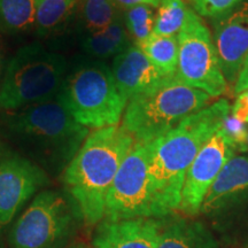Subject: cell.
Wrapping results in <instances>:
<instances>
[{
    "instance_id": "cell-1",
    "label": "cell",
    "mask_w": 248,
    "mask_h": 248,
    "mask_svg": "<svg viewBox=\"0 0 248 248\" xmlns=\"http://www.w3.org/2000/svg\"><path fill=\"white\" fill-rule=\"evenodd\" d=\"M230 114L229 101L219 99L186 117L162 137L146 142L148 177L157 218L179 209L186 172L201 147L223 128Z\"/></svg>"
},
{
    "instance_id": "cell-2",
    "label": "cell",
    "mask_w": 248,
    "mask_h": 248,
    "mask_svg": "<svg viewBox=\"0 0 248 248\" xmlns=\"http://www.w3.org/2000/svg\"><path fill=\"white\" fill-rule=\"evenodd\" d=\"M89 133L57 98L0 113V137L49 177H60Z\"/></svg>"
},
{
    "instance_id": "cell-3",
    "label": "cell",
    "mask_w": 248,
    "mask_h": 248,
    "mask_svg": "<svg viewBox=\"0 0 248 248\" xmlns=\"http://www.w3.org/2000/svg\"><path fill=\"white\" fill-rule=\"evenodd\" d=\"M135 144L122 125L92 130L61 175L64 191L78 204L88 226L104 219L108 191Z\"/></svg>"
},
{
    "instance_id": "cell-4",
    "label": "cell",
    "mask_w": 248,
    "mask_h": 248,
    "mask_svg": "<svg viewBox=\"0 0 248 248\" xmlns=\"http://www.w3.org/2000/svg\"><path fill=\"white\" fill-rule=\"evenodd\" d=\"M57 99L77 123L92 130L117 125L128 104L110 68L92 60L68 68Z\"/></svg>"
},
{
    "instance_id": "cell-5",
    "label": "cell",
    "mask_w": 248,
    "mask_h": 248,
    "mask_svg": "<svg viewBox=\"0 0 248 248\" xmlns=\"http://www.w3.org/2000/svg\"><path fill=\"white\" fill-rule=\"evenodd\" d=\"M210 97L190 88L176 76L168 77L150 92L130 99L122 126L137 142L162 137L183 120L209 105Z\"/></svg>"
},
{
    "instance_id": "cell-6",
    "label": "cell",
    "mask_w": 248,
    "mask_h": 248,
    "mask_svg": "<svg viewBox=\"0 0 248 248\" xmlns=\"http://www.w3.org/2000/svg\"><path fill=\"white\" fill-rule=\"evenodd\" d=\"M69 68L66 57L38 43L24 45L9 59L0 85V113L57 98Z\"/></svg>"
},
{
    "instance_id": "cell-7",
    "label": "cell",
    "mask_w": 248,
    "mask_h": 248,
    "mask_svg": "<svg viewBox=\"0 0 248 248\" xmlns=\"http://www.w3.org/2000/svg\"><path fill=\"white\" fill-rule=\"evenodd\" d=\"M84 223L78 204L64 190L44 188L12 223L8 248H64Z\"/></svg>"
},
{
    "instance_id": "cell-8",
    "label": "cell",
    "mask_w": 248,
    "mask_h": 248,
    "mask_svg": "<svg viewBox=\"0 0 248 248\" xmlns=\"http://www.w3.org/2000/svg\"><path fill=\"white\" fill-rule=\"evenodd\" d=\"M178 63L176 77L190 88L200 90L210 98L221 97L229 85L219 66L209 28L192 8L178 35Z\"/></svg>"
},
{
    "instance_id": "cell-9",
    "label": "cell",
    "mask_w": 248,
    "mask_h": 248,
    "mask_svg": "<svg viewBox=\"0 0 248 248\" xmlns=\"http://www.w3.org/2000/svg\"><path fill=\"white\" fill-rule=\"evenodd\" d=\"M157 218L150 177L147 144L136 141L108 191L104 219Z\"/></svg>"
},
{
    "instance_id": "cell-10",
    "label": "cell",
    "mask_w": 248,
    "mask_h": 248,
    "mask_svg": "<svg viewBox=\"0 0 248 248\" xmlns=\"http://www.w3.org/2000/svg\"><path fill=\"white\" fill-rule=\"evenodd\" d=\"M51 177L0 137V232L49 184Z\"/></svg>"
},
{
    "instance_id": "cell-11",
    "label": "cell",
    "mask_w": 248,
    "mask_h": 248,
    "mask_svg": "<svg viewBox=\"0 0 248 248\" xmlns=\"http://www.w3.org/2000/svg\"><path fill=\"white\" fill-rule=\"evenodd\" d=\"M235 148L223 129L218 130L201 147L186 172L181 194L179 212L194 217L200 214L201 206L217 176L232 156Z\"/></svg>"
},
{
    "instance_id": "cell-12",
    "label": "cell",
    "mask_w": 248,
    "mask_h": 248,
    "mask_svg": "<svg viewBox=\"0 0 248 248\" xmlns=\"http://www.w3.org/2000/svg\"><path fill=\"white\" fill-rule=\"evenodd\" d=\"M214 44L229 86L237 82L248 55V0L213 21Z\"/></svg>"
},
{
    "instance_id": "cell-13",
    "label": "cell",
    "mask_w": 248,
    "mask_h": 248,
    "mask_svg": "<svg viewBox=\"0 0 248 248\" xmlns=\"http://www.w3.org/2000/svg\"><path fill=\"white\" fill-rule=\"evenodd\" d=\"M162 218L102 221L95 226L93 248H157Z\"/></svg>"
},
{
    "instance_id": "cell-14",
    "label": "cell",
    "mask_w": 248,
    "mask_h": 248,
    "mask_svg": "<svg viewBox=\"0 0 248 248\" xmlns=\"http://www.w3.org/2000/svg\"><path fill=\"white\" fill-rule=\"evenodd\" d=\"M248 201V154L234 155L210 186L200 214L221 213Z\"/></svg>"
},
{
    "instance_id": "cell-15",
    "label": "cell",
    "mask_w": 248,
    "mask_h": 248,
    "mask_svg": "<svg viewBox=\"0 0 248 248\" xmlns=\"http://www.w3.org/2000/svg\"><path fill=\"white\" fill-rule=\"evenodd\" d=\"M111 74L128 101L150 92L168 77L163 76L136 45L117 54L111 63Z\"/></svg>"
},
{
    "instance_id": "cell-16",
    "label": "cell",
    "mask_w": 248,
    "mask_h": 248,
    "mask_svg": "<svg viewBox=\"0 0 248 248\" xmlns=\"http://www.w3.org/2000/svg\"><path fill=\"white\" fill-rule=\"evenodd\" d=\"M163 217L157 248H217L218 244L212 231L193 217Z\"/></svg>"
},
{
    "instance_id": "cell-17",
    "label": "cell",
    "mask_w": 248,
    "mask_h": 248,
    "mask_svg": "<svg viewBox=\"0 0 248 248\" xmlns=\"http://www.w3.org/2000/svg\"><path fill=\"white\" fill-rule=\"evenodd\" d=\"M79 2L80 0H37L33 32L42 39L63 35L76 23Z\"/></svg>"
},
{
    "instance_id": "cell-18",
    "label": "cell",
    "mask_w": 248,
    "mask_h": 248,
    "mask_svg": "<svg viewBox=\"0 0 248 248\" xmlns=\"http://www.w3.org/2000/svg\"><path fill=\"white\" fill-rule=\"evenodd\" d=\"M130 37L123 18L114 21L106 29L98 32L84 35L80 42V46L85 54L95 59H107L110 57L115 58L117 54L122 53L129 47Z\"/></svg>"
},
{
    "instance_id": "cell-19",
    "label": "cell",
    "mask_w": 248,
    "mask_h": 248,
    "mask_svg": "<svg viewBox=\"0 0 248 248\" xmlns=\"http://www.w3.org/2000/svg\"><path fill=\"white\" fill-rule=\"evenodd\" d=\"M37 0H0V33L20 37L35 30Z\"/></svg>"
},
{
    "instance_id": "cell-20",
    "label": "cell",
    "mask_w": 248,
    "mask_h": 248,
    "mask_svg": "<svg viewBox=\"0 0 248 248\" xmlns=\"http://www.w3.org/2000/svg\"><path fill=\"white\" fill-rule=\"evenodd\" d=\"M113 0H80L76 27L84 35L101 31L122 17Z\"/></svg>"
},
{
    "instance_id": "cell-21",
    "label": "cell",
    "mask_w": 248,
    "mask_h": 248,
    "mask_svg": "<svg viewBox=\"0 0 248 248\" xmlns=\"http://www.w3.org/2000/svg\"><path fill=\"white\" fill-rule=\"evenodd\" d=\"M138 46L154 67L166 77L176 75L178 63L177 36H162L152 33Z\"/></svg>"
},
{
    "instance_id": "cell-22",
    "label": "cell",
    "mask_w": 248,
    "mask_h": 248,
    "mask_svg": "<svg viewBox=\"0 0 248 248\" xmlns=\"http://www.w3.org/2000/svg\"><path fill=\"white\" fill-rule=\"evenodd\" d=\"M188 8L184 0H162L157 7L153 33L177 36L185 22Z\"/></svg>"
},
{
    "instance_id": "cell-23",
    "label": "cell",
    "mask_w": 248,
    "mask_h": 248,
    "mask_svg": "<svg viewBox=\"0 0 248 248\" xmlns=\"http://www.w3.org/2000/svg\"><path fill=\"white\" fill-rule=\"evenodd\" d=\"M154 9L151 6L140 5L123 11L124 27L130 38L135 40V45H139L153 33L156 17Z\"/></svg>"
},
{
    "instance_id": "cell-24",
    "label": "cell",
    "mask_w": 248,
    "mask_h": 248,
    "mask_svg": "<svg viewBox=\"0 0 248 248\" xmlns=\"http://www.w3.org/2000/svg\"><path fill=\"white\" fill-rule=\"evenodd\" d=\"M244 0H190L193 11L199 16L215 18L228 14Z\"/></svg>"
},
{
    "instance_id": "cell-25",
    "label": "cell",
    "mask_w": 248,
    "mask_h": 248,
    "mask_svg": "<svg viewBox=\"0 0 248 248\" xmlns=\"http://www.w3.org/2000/svg\"><path fill=\"white\" fill-rule=\"evenodd\" d=\"M231 116L241 123L248 124V90L237 95L231 107Z\"/></svg>"
},
{
    "instance_id": "cell-26",
    "label": "cell",
    "mask_w": 248,
    "mask_h": 248,
    "mask_svg": "<svg viewBox=\"0 0 248 248\" xmlns=\"http://www.w3.org/2000/svg\"><path fill=\"white\" fill-rule=\"evenodd\" d=\"M113 1L123 12L131 7H135V6L140 5H147L151 6V7L157 8L162 0H113Z\"/></svg>"
},
{
    "instance_id": "cell-27",
    "label": "cell",
    "mask_w": 248,
    "mask_h": 248,
    "mask_svg": "<svg viewBox=\"0 0 248 248\" xmlns=\"http://www.w3.org/2000/svg\"><path fill=\"white\" fill-rule=\"evenodd\" d=\"M246 90H248V55L243 68H241V71L239 76H238L237 82H235V84L233 86V93L235 97H237L239 93L246 91Z\"/></svg>"
},
{
    "instance_id": "cell-28",
    "label": "cell",
    "mask_w": 248,
    "mask_h": 248,
    "mask_svg": "<svg viewBox=\"0 0 248 248\" xmlns=\"http://www.w3.org/2000/svg\"><path fill=\"white\" fill-rule=\"evenodd\" d=\"M233 146L235 152L239 151L240 153H248V124L244 125L239 136L233 141Z\"/></svg>"
},
{
    "instance_id": "cell-29",
    "label": "cell",
    "mask_w": 248,
    "mask_h": 248,
    "mask_svg": "<svg viewBox=\"0 0 248 248\" xmlns=\"http://www.w3.org/2000/svg\"><path fill=\"white\" fill-rule=\"evenodd\" d=\"M5 54H4V48H2L1 43H0V85H1L2 82V77H4V73H5Z\"/></svg>"
},
{
    "instance_id": "cell-30",
    "label": "cell",
    "mask_w": 248,
    "mask_h": 248,
    "mask_svg": "<svg viewBox=\"0 0 248 248\" xmlns=\"http://www.w3.org/2000/svg\"><path fill=\"white\" fill-rule=\"evenodd\" d=\"M0 248H4V245H2L1 239H0Z\"/></svg>"
},
{
    "instance_id": "cell-31",
    "label": "cell",
    "mask_w": 248,
    "mask_h": 248,
    "mask_svg": "<svg viewBox=\"0 0 248 248\" xmlns=\"http://www.w3.org/2000/svg\"><path fill=\"white\" fill-rule=\"evenodd\" d=\"M184 1H185V2H190V0H184Z\"/></svg>"
}]
</instances>
